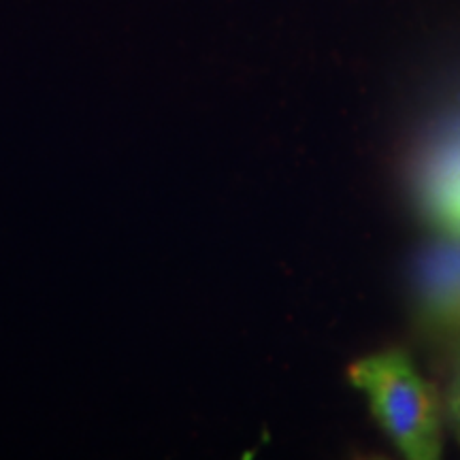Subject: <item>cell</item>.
Returning <instances> with one entry per match:
<instances>
[{"instance_id":"5b68a950","label":"cell","mask_w":460,"mask_h":460,"mask_svg":"<svg viewBox=\"0 0 460 460\" xmlns=\"http://www.w3.org/2000/svg\"><path fill=\"white\" fill-rule=\"evenodd\" d=\"M456 234H458V239H460V233H456Z\"/></svg>"},{"instance_id":"7a4b0ae2","label":"cell","mask_w":460,"mask_h":460,"mask_svg":"<svg viewBox=\"0 0 460 460\" xmlns=\"http://www.w3.org/2000/svg\"><path fill=\"white\" fill-rule=\"evenodd\" d=\"M424 309L441 324H460V243L439 245L422 267Z\"/></svg>"},{"instance_id":"3957f363","label":"cell","mask_w":460,"mask_h":460,"mask_svg":"<svg viewBox=\"0 0 460 460\" xmlns=\"http://www.w3.org/2000/svg\"><path fill=\"white\" fill-rule=\"evenodd\" d=\"M429 194L430 207L439 222L452 233H460V154L441 163L430 180Z\"/></svg>"},{"instance_id":"277c9868","label":"cell","mask_w":460,"mask_h":460,"mask_svg":"<svg viewBox=\"0 0 460 460\" xmlns=\"http://www.w3.org/2000/svg\"><path fill=\"white\" fill-rule=\"evenodd\" d=\"M447 416H450V422L454 430H456V437L460 439V367L456 373V379H454L450 396H447Z\"/></svg>"},{"instance_id":"6da1fadb","label":"cell","mask_w":460,"mask_h":460,"mask_svg":"<svg viewBox=\"0 0 460 460\" xmlns=\"http://www.w3.org/2000/svg\"><path fill=\"white\" fill-rule=\"evenodd\" d=\"M349 382L369 401V410L388 439L410 460H437L444 454V418L435 388L399 349L365 356L349 367Z\"/></svg>"}]
</instances>
